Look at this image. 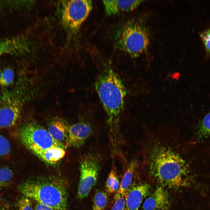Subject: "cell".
Listing matches in <instances>:
<instances>
[{"instance_id": "6da1fadb", "label": "cell", "mask_w": 210, "mask_h": 210, "mask_svg": "<svg viewBox=\"0 0 210 210\" xmlns=\"http://www.w3.org/2000/svg\"><path fill=\"white\" fill-rule=\"evenodd\" d=\"M146 147L144 165L161 186L177 188L185 185L189 165L177 148L160 139L151 140Z\"/></svg>"}, {"instance_id": "7a4b0ae2", "label": "cell", "mask_w": 210, "mask_h": 210, "mask_svg": "<svg viewBox=\"0 0 210 210\" xmlns=\"http://www.w3.org/2000/svg\"><path fill=\"white\" fill-rule=\"evenodd\" d=\"M95 90L107 116L110 127L118 125L127 92L118 74L111 67L105 66L94 83Z\"/></svg>"}, {"instance_id": "3957f363", "label": "cell", "mask_w": 210, "mask_h": 210, "mask_svg": "<svg viewBox=\"0 0 210 210\" xmlns=\"http://www.w3.org/2000/svg\"><path fill=\"white\" fill-rule=\"evenodd\" d=\"M18 188L24 196L53 210H68V183L63 178L38 177L21 183Z\"/></svg>"}, {"instance_id": "277c9868", "label": "cell", "mask_w": 210, "mask_h": 210, "mask_svg": "<svg viewBox=\"0 0 210 210\" xmlns=\"http://www.w3.org/2000/svg\"><path fill=\"white\" fill-rule=\"evenodd\" d=\"M119 48L133 57L147 51L150 43L148 30L143 22L131 20L126 23L118 33Z\"/></svg>"}, {"instance_id": "5b68a950", "label": "cell", "mask_w": 210, "mask_h": 210, "mask_svg": "<svg viewBox=\"0 0 210 210\" xmlns=\"http://www.w3.org/2000/svg\"><path fill=\"white\" fill-rule=\"evenodd\" d=\"M18 136L23 145L35 155L52 147L64 148L53 138L48 130L35 123L24 125L19 129Z\"/></svg>"}, {"instance_id": "8992f818", "label": "cell", "mask_w": 210, "mask_h": 210, "mask_svg": "<svg viewBox=\"0 0 210 210\" xmlns=\"http://www.w3.org/2000/svg\"><path fill=\"white\" fill-rule=\"evenodd\" d=\"M99 158L95 154L89 153L81 160L80 177L77 194V198L82 199L87 197L96 184L100 168Z\"/></svg>"}, {"instance_id": "52a82bcc", "label": "cell", "mask_w": 210, "mask_h": 210, "mask_svg": "<svg viewBox=\"0 0 210 210\" xmlns=\"http://www.w3.org/2000/svg\"><path fill=\"white\" fill-rule=\"evenodd\" d=\"M13 89L4 91L0 97V128L15 126L20 119L22 104Z\"/></svg>"}, {"instance_id": "ba28073f", "label": "cell", "mask_w": 210, "mask_h": 210, "mask_svg": "<svg viewBox=\"0 0 210 210\" xmlns=\"http://www.w3.org/2000/svg\"><path fill=\"white\" fill-rule=\"evenodd\" d=\"M92 8L91 0H70L63 7L62 18L66 27L77 29L88 17Z\"/></svg>"}, {"instance_id": "9c48e42d", "label": "cell", "mask_w": 210, "mask_h": 210, "mask_svg": "<svg viewBox=\"0 0 210 210\" xmlns=\"http://www.w3.org/2000/svg\"><path fill=\"white\" fill-rule=\"evenodd\" d=\"M93 134L90 124L85 121L74 124L69 127L67 146L79 147Z\"/></svg>"}, {"instance_id": "30bf717a", "label": "cell", "mask_w": 210, "mask_h": 210, "mask_svg": "<svg viewBox=\"0 0 210 210\" xmlns=\"http://www.w3.org/2000/svg\"><path fill=\"white\" fill-rule=\"evenodd\" d=\"M170 206L169 196L164 187H157L144 202L143 210H168Z\"/></svg>"}, {"instance_id": "8fae6325", "label": "cell", "mask_w": 210, "mask_h": 210, "mask_svg": "<svg viewBox=\"0 0 210 210\" xmlns=\"http://www.w3.org/2000/svg\"><path fill=\"white\" fill-rule=\"evenodd\" d=\"M150 187L144 183L128 191L126 196L125 210H138L143 200L149 193Z\"/></svg>"}, {"instance_id": "7c38bea8", "label": "cell", "mask_w": 210, "mask_h": 210, "mask_svg": "<svg viewBox=\"0 0 210 210\" xmlns=\"http://www.w3.org/2000/svg\"><path fill=\"white\" fill-rule=\"evenodd\" d=\"M106 14L111 15L120 12H129L136 8L142 0H103Z\"/></svg>"}, {"instance_id": "4fadbf2b", "label": "cell", "mask_w": 210, "mask_h": 210, "mask_svg": "<svg viewBox=\"0 0 210 210\" xmlns=\"http://www.w3.org/2000/svg\"><path fill=\"white\" fill-rule=\"evenodd\" d=\"M22 39L17 36L0 38V57L5 55H15L22 52L24 47Z\"/></svg>"}, {"instance_id": "5bb4252c", "label": "cell", "mask_w": 210, "mask_h": 210, "mask_svg": "<svg viewBox=\"0 0 210 210\" xmlns=\"http://www.w3.org/2000/svg\"><path fill=\"white\" fill-rule=\"evenodd\" d=\"M69 127L63 122L55 120L51 122L48 131L53 138L64 147L66 146Z\"/></svg>"}, {"instance_id": "9a60e30c", "label": "cell", "mask_w": 210, "mask_h": 210, "mask_svg": "<svg viewBox=\"0 0 210 210\" xmlns=\"http://www.w3.org/2000/svg\"><path fill=\"white\" fill-rule=\"evenodd\" d=\"M137 166L136 161L134 160L129 164L120 184L119 188L115 195V200L126 195L131 184L133 174Z\"/></svg>"}, {"instance_id": "2e32d148", "label": "cell", "mask_w": 210, "mask_h": 210, "mask_svg": "<svg viewBox=\"0 0 210 210\" xmlns=\"http://www.w3.org/2000/svg\"><path fill=\"white\" fill-rule=\"evenodd\" d=\"M65 154L64 148L55 147L43 150L36 155L44 162L52 164L56 163L63 158Z\"/></svg>"}, {"instance_id": "e0dca14e", "label": "cell", "mask_w": 210, "mask_h": 210, "mask_svg": "<svg viewBox=\"0 0 210 210\" xmlns=\"http://www.w3.org/2000/svg\"><path fill=\"white\" fill-rule=\"evenodd\" d=\"M120 186L116 169L115 166L113 164L106 183V192L109 195L116 192Z\"/></svg>"}, {"instance_id": "ac0fdd59", "label": "cell", "mask_w": 210, "mask_h": 210, "mask_svg": "<svg viewBox=\"0 0 210 210\" xmlns=\"http://www.w3.org/2000/svg\"><path fill=\"white\" fill-rule=\"evenodd\" d=\"M196 136L199 140L210 136V111L199 122Z\"/></svg>"}, {"instance_id": "d6986e66", "label": "cell", "mask_w": 210, "mask_h": 210, "mask_svg": "<svg viewBox=\"0 0 210 210\" xmlns=\"http://www.w3.org/2000/svg\"><path fill=\"white\" fill-rule=\"evenodd\" d=\"M93 201L92 210H104L108 201L107 193L103 191L97 192L94 196Z\"/></svg>"}, {"instance_id": "ffe728a7", "label": "cell", "mask_w": 210, "mask_h": 210, "mask_svg": "<svg viewBox=\"0 0 210 210\" xmlns=\"http://www.w3.org/2000/svg\"><path fill=\"white\" fill-rule=\"evenodd\" d=\"M13 176V173L10 169L5 167H0V188L10 186Z\"/></svg>"}, {"instance_id": "44dd1931", "label": "cell", "mask_w": 210, "mask_h": 210, "mask_svg": "<svg viewBox=\"0 0 210 210\" xmlns=\"http://www.w3.org/2000/svg\"><path fill=\"white\" fill-rule=\"evenodd\" d=\"M15 77L14 71L11 68L7 67L1 70L0 77L1 86L7 87L13 83Z\"/></svg>"}, {"instance_id": "7402d4cb", "label": "cell", "mask_w": 210, "mask_h": 210, "mask_svg": "<svg viewBox=\"0 0 210 210\" xmlns=\"http://www.w3.org/2000/svg\"><path fill=\"white\" fill-rule=\"evenodd\" d=\"M200 36L206 53L210 56V27L200 33Z\"/></svg>"}, {"instance_id": "603a6c76", "label": "cell", "mask_w": 210, "mask_h": 210, "mask_svg": "<svg viewBox=\"0 0 210 210\" xmlns=\"http://www.w3.org/2000/svg\"><path fill=\"white\" fill-rule=\"evenodd\" d=\"M16 205L18 210H34L29 198L24 196L18 199Z\"/></svg>"}, {"instance_id": "cb8c5ba5", "label": "cell", "mask_w": 210, "mask_h": 210, "mask_svg": "<svg viewBox=\"0 0 210 210\" xmlns=\"http://www.w3.org/2000/svg\"><path fill=\"white\" fill-rule=\"evenodd\" d=\"M10 150V147L9 141L0 133V157L8 154Z\"/></svg>"}, {"instance_id": "d4e9b609", "label": "cell", "mask_w": 210, "mask_h": 210, "mask_svg": "<svg viewBox=\"0 0 210 210\" xmlns=\"http://www.w3.org/2000/svg\"><path fill=\"white\" fill-rule=\"evenodd\" d=\"M126 196L121 197L115 200L111 210H125Z\"/></svg>"}, {"instance_id": "484cf974", "label": "cell", "mask_w": 210, "mask_h": 210, "mask_svg": "<svg viewBox=\"0 0 210 210\" xmlns=\"http://www.w3.org/2000/svg\"><path fill=\"white\" fill-rule=\"evenodd\" d=\"M34 209L35 210H53L48 206L37 202L36 204Z\"/></svg>"}, {"instance_id": "4316f807", "label": "cell", "mask_w": 210, "mask_h": 210, "mask_svg": "<svg viewBox=\"0 0 210 210\" xmlns=\"http://www.w3.org/2000/svg\"><path fill=\"white\" fill-rule=\"evenodd\" d=\"M0 210H9L7 207L5 206L0 207Z\"/></svg>"}, {"instance_id": "83f0119b", "label": "cell", "mask_w": 210, "mask_h": 210, "mask_svg": "<svg viewBox=\"0 0 210 210\" xmlns=\"http://www.w3.org/2000/svg\"><path fill=\"white\" fill-rule=\"evenodd\" d=\"M1 70H0V77L1 74ZM0 87H1V86H0Z\"/></svg>"}]
</instances>
